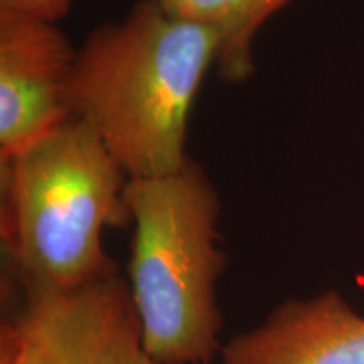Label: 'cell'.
I'll use <instances>...</instances> for the list:
<instances>
[{
    "label": "cell",
    "mask_w": 364,
    "mask_h": 364,
    "mask_svg": "<svg viewBox=\"0 0 364 364\" xmlns=\"http://www.w3.org/2000/svg\"><path fill=\"white\" fill-rule=\"evenodd\" d=\"M167 11L216 34V71L221 81L241 85L255 75L253 43L262 26L290 0H161Z\"/></svg>",
    "instance_id": "52a82bcc"
},
{
    "label": "cell",
    "mask_w": 364,
    "mask_h": 364,
    "mask_svg": "<svg viewBox=\"0 0 364 364\" xmlns=\"http://www.w3.org/2000/svg\"><path fill=\"white\" fill-rule=\"evenodd\" d=\"M220 364H364V316L336 290L289 299L223 344Z\"/></svg>",
    "instance_id": "8992f818"
},
{
    "label": "cell",
    "mask_w": 364,
    "mask_h": 364,
    "mask_svg": "<svg viewBox=\"0 0 364 364\" xmlns=\"http://www.w3.org/2000/svg\"><path fill=\"white\" fill-rule=\"evenodd\" d=\"M21 314L48 364H166L149 353L120 275L76 292L26 297Z\"/></svg>",
    "instance_id": "5b68a950"
},
{
    "label": "cell",
    "mask_w": 364,
    "mask_h": 364,
    "mask_svg": "<svg viewBox=\"0 0 364 364\" xmlns=\"http://www.w3.org/2000/svg\"><path fill=\"white\" fill-rule=\"evenodd\" d=\"M76 56L56 21L0 7V159L73 117Z\"/></svg>",
    "instance_id": "277c9868"
},
{
    "label": "cell",
    "mask_w": 364,
    "mask_h": 364,
    "mask_svg": "<svg viewBox=\"0 0 364 364\" xmlns=\"http://www.w3.org/2000/svg\"><path fill=\"white\" fill-rule=\"evenodd\" d=\"M127 182L78 117L0 159V238L26 297L76 292L118 275L103 233L132 226Z\"/></svg>",
    "instance_id": "7a4b0ae2"
},
{
    "label": "cell",
    "mask_w": 364,
    "mask_h": 364,
    "mask_svg": "<svg viewBox=\"0 0 364 364\" xmlns=\"http://www.w3.org/2000/svg\"><path fill=\"white\" fill-rule=\"evenodd\" d=\"M71 2L73 0H0V7L59 22L70 12Z\"/></svg>",
    "instance_id": "9c48e42d"
},
{
    "label": "cell",
    "mask_w": 364,
    "mask_h": 364,
    "mask_svg": "<svg viewBox=\"0 0 364 364\" xmlns=\"http://www.w3.org/2000/svg\"><path fill=\"white\" fill-rule=\"evenodd\" d=\"M0 364H48L43 344L22 314L2 324Z\"/></svg>",
    "instance_id": "ba28073f"
},
{
    "label": "cell",
    "mask_w": 364,
    "mask_h": 364,
    "mask_svg": "<svg viewBox=\"0 0 364 364\" xmlns=\"http://www.w3.org/2000/svg\"><path fill=\"white\" fill-rule=\"evenodd\" d=\"M125 199L134 228L125 282L149 353L209 364L223 348L216 289L226 268L216 186L189 157L172 174L129 179Z\"/></svg>",
    "instance_id": "3957f363"
},
{
    "label": "cell",
    "mask_w": 364,
    "mask_h": 364,
    "mask_svg": "<svg viewBox=\"0 0 364 364\" xmlns=\"http://www.w3.org/2000/svg\"><path fill=\"white\" fill-rule=\"evenodd\" d=\"M211 29L136 0L78 48L71 112L97 132L129 179L167 176L189 161L191 108L216 66Z\"/></svg>",
    "instance_id": "6da1fadb"
}]
</instances>
